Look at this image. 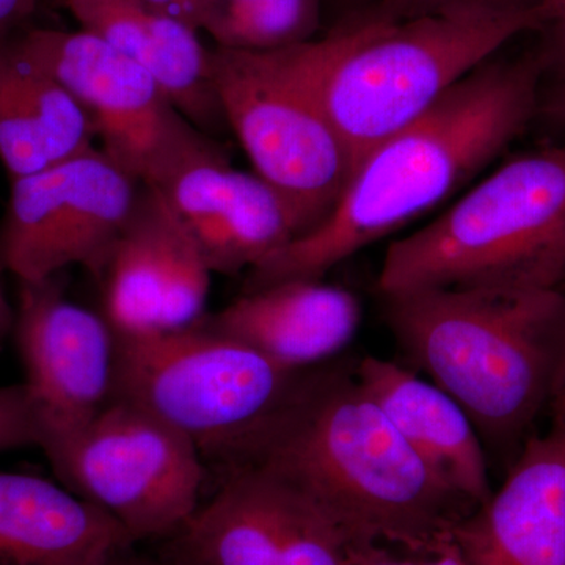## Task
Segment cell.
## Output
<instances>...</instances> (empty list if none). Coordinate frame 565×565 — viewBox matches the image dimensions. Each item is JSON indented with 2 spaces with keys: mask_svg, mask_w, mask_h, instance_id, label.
<instances>
[{
  "mask_svg": "<svg viewBox=\"0 0 565 565\" xmlns=\"http://www.w3.org/2000/svg\"><path fill=\"white\" fill-rule=\"evenodd\" d=\"M241 468L310 501L348 545L434 552L476 511L415 455L353 364L307 371L233 471Z\"/></svg>",
  "mask_w": 565,
  "mask_h": 565,
  "instance_id": "6da1fadb",
  "label": "cell"
},
{
  "mask_svg": "<svg viewBox=\"0 0 565 565\" xmlns=\"http://www.w3.org/2000/svg\"><path fill=\"white\" fill-rule=\"evenodd\" d=\"M544 73L537 54L471 71L433 109L366 152L329 215L252 269L245 291L321 280L444 202L525 131L539 114Z\"/></svg>",
  "mask_w": 565,
  "mask_h": 565,
  "instance_id": "7a4b0ae2",
  "label": "cell"
},
{
  "mask_svg": "<svg viewBox=\"0 0 565 565\" xmlns=\"http://www.w3.org/2000/svg\"><path fill=\"white\" fill-rule=\"evenodd\" d=\"M382 299L408 360L463 408L484 446L519 456L565 385L563 289H423Z\"/></svg>",
  "mask_w": 565,
  "mask_h": 565,
  "instance_id": "3957f363",
  "label": "cell"
},
{
  "mask_svg": "<svg viewBox=\"0 0 565 565\" xmlns=\"http://www.w3.org/2000/svg\"><path fill=\"white\" fill-rule=\"evenodd\" d=\"M541 28L539 6L405 20L377 13L323 36L318 90L352 172L375 145L433 109L505 43Z\"/></svg>",
  "mask_w": 565,
  "mask_h": 565,
  "instance_id": "277c9868",
  "label": "cell"
},
{
  "mask_svg": "<svg viewBox=\"0 0 565 565\" xmlns=\"http://www.w3.org/2000/svg\"><path fill=\"white\" fill-rule=\"evenodd\" d=\"M565 281V148L512 159L385 253L381 296L553 291Z\"/></svg>",
  "mask_w": 565,
  "mask_h": 565,
  "instance_id": "5b68a950",
  "label": "cell"
},
{
  "mask_svg": "<svg viewBox=\"0 0 565 565\" xmlns=\"http://www.w3.org/2000/svg\"><path fill=\"white\" fill-rule=\"evenodd\" d=\"M199 322L174 332L118 337L117 399L191 438L202 456L236 467L302 375Z\"/></svg>",
  "mask_w": 565,
  "mask_h": 565,
  "instance_id": "8992f818",
  "label": "cell"
},
{
  "mask_svg": "<svg viewBox=\"0 0 565 565\" xmlns=\"http://www.w3.org/2000/svg\"><path fill=\"white\" fill-rule=\"evenodd\" d=\"M321 51V39L277 51H211L223 120L255 173L292 203L308 233L333 210L352 173L319 95Z\"/></svg>",
  "mask_w": 565,
  "mask_h": 565,
  "instance_id": "52a82bcc",
  "label": "cell"
},
{
  "mask_svg": "<svg viewBox=\"0 0 565 565\" xmlns=\"http://www.w3.org/2000/svg\"><path fill=\"white\" fill-rule=\"evenodd\" d=\"M62 486L98 505L134 542L169 541L199 509L202 452L191 438L125 399L44 452Z\"/></svg>",
  "mask_w": 565,
  "mask_h": 565,
  "instance_id": "ba28073f",
  "label": "cell"
},
{
  "mask_svg": "<svg viewBox=\"0 0 565 565\" xmlns=\"http://www.w3.org/2000/svg\"><path fill=\"white\" fill-rule=\"evenodd\" d=\"M11 40L81 104L102 150L140 184L154 188L210 143L147 70L99 36L31 29Z\"/></svg>",
  "mask_w": 565,
  "mask_h": 565,
  "instance_id": "9c48e42d",
  "label": "cell"
},
{
  "mask_svg": "<svg viewBox=\"0 0 565 565\" xmlns=\"http://www.w3.org/2000/svg\"><path fill=\"white\" fill-rule=\"evenodd\" d=\"M139 189V181L96 147L11 181L0 267L18 281L44 280L70 266L102 277Z\"/></svg>",
  "mask_w": 565,
  "mask_h": 565,
  "instance_id": "30bf717a",
  "label": "cell"
},
{
  "mask_svg": "<svg viewBox=\"0 0 565 565\" xmlns=\"http://www.w3.org/2000/svg\"><path fill=\"white\" fill-rule=\"evenodd\" d=\"M14 329L43 452L96 418L115 392L117 334L106 318L66 297L61 274L20 281Z\"/></svg>",
  "mask_w": 565,
  "mask_h": 565,
  "instance_id": "8fae6325",
  "label": "cell"
},
{
  "mask_svg": "<svg viewBox=\"0 0 565 565\" xmlns=\"http://www.w3.org/2000/svg\"><path fill=\"white\" fill-rule=\"evenodd\" d=\"M154 189L195 237L212 274L255 269L308 232L291 202L258 174L233 169L212 140Z\"/></svg>",
  "mask_w": 565,
  "mask_h": 565,
  "instance_id": "7c38bea8",
  "label": "cell"
},
{
  "mask_svg": "<svg viewBox=\"0 0 565 565\" xmlns=\"http://www.w3.org/2000/svg\"><path fill=\"white\" fill-rule=\"evenodd\" d=\"M451 539L465 565H565V422L527 438L503 486Z\"/></svg>",
  "mask_w": 565,
  "mask_h": 565,
  "instance_id": "4fadbf2b",
  "label": "cell"
},
{
  "mask_svg": "<svg viewBox=\"0 0 565 565\" xmlns=\"http://www.w3.org/2000/svg\"><path fill=\"white\" fill-rule=\"evenodd\" d=\"M203 322L278 366L303 373L330 362L352 343L362 305L341 286L288 280L245 291Z\"/></svg>",
  "mask_w": 565,
  "mask_h": 565,
  "instance_id": "5bb4252c",
  "label": "cell"
},
{
  "mask_svg": "<svg viewBox=\"0 0 565 565\" xmlns=\"http://www.w3.org/2000/svg\"><path fill=\"white\" fill-rule=\"evenodd\" d=\"M353 374L444 484L475 509L492 497L486 446L470 416L448 393L407 367L377 356L353 364Z\"/></svg>",
  "mask_w": 565,
  "mask_h": 565,
  "instance_id": "9a60e30c",
  "label": "cell"
},
{
  "mask_svg": "<svg viewBox=\"0 0 565 565\" xmlns=\"http://www.w3.org/2000/svg\"><path fill=\"white\" fill-rule=\"evenodd\" d=\"M136 544L65 486L0 471V565H107Z\"/></svg>",
  "mask_w": 565,
  "mask_h": 565,
  "instance_id": "2e32d148",
  "label": "cell"
},
{
  "mask_svg": "<svg viewBox=\"0 0 565 565\" xmlns=\"http://www.w3.org/2000/svg\"><path fill=\"white\" fill-rule=\"evenodd\" d=\"M66 2L84 31L147 70L196 129L214 131L226 125L212 81L211 51L203 46L199 31L143 0Z\"/></svg>",
  "mask_w": 565,
  "mask_h": 565,
  "instance_id": "e0dca14e",
  "label": "cell"
},
{
  "mask_svg": "<svg viewBox=\"0 0 565 565\" xmlns=\"http://www.w3.org/2000/svg\"><path fill=\"white\" fill-rule=\"evenodd\" d=\"M11 36L0 39V162L13 181L92 150L98 137L81 104Z\"/></svg>",
  "mask_w": 565,
  "mask_h": 565,
  "instance_id": "ac0fdd59",
  "label": "cell"
},
{
  "mask_svg": "<svg viewBox=\"0 0 565 565\" xmlns=\"http://www.w3.org/2000/svg\"><path fill=\"white\" fill-rule=\"evenodd\" d=\"M286 492L255 468L232 478L170 537L169 565H278Z\"/></svg>",
  "mask_w": 565,
  "mask_h": 565,
  "instance_id": "d6986e66",
  "label": "cell"
},
{
  "mask_svg": "<svg viewBox=\"0 0 565 565\" xmlns=\"http://www.w3.org/2000/svg\"><path fill=\"white\" fill-rule=\"evenodd\" d=\"M173 222L174 212L161 192L140 184L131 217L102 275L104 318L118 337L158 332Z\"/></svg>",
  "mask_w": 565,
  "mask_h": 565,
  "instance_id": "ffe728a7",
  "label": "cell"
},
{
  "mask_svg": "<svg viewBox=\"0 0 565 565\" xmlns=\"http://www.w3.org/2000/svg\"><path fill=\"white\" fill-rule=\"evenodd\" d=\"M321 0H211L200 31L218 47L266 52L315 40Z\"/></svg>",
  "mask_w": 565,
  "mask_h": 565,
  "instance_id": "44dd1931",
  "label": "cell"
},
{
  "mask_svg": "<svg viewBox=\"0 0 565 565\" xmlns=\"http://www.w3.org/2000/svg\"><path fill=\"white\" fill-rule=\"evenodd\" d=\"M211 275L195 237L174 214L158 332L189 329L203 321Z\"/></svg>",
  "mask_w": 565,
  "mask_h": 565,
  "instance_id": "7402d4cb",
  "label": "cell"
},
{
  "mask_svg": "<svg viewBox=\"0 0 565 565\" xmlns=\"http://www.w3.org/2000/svg\"><path fill=\"white\" fill-rule=\"evenodd\" d=\"M282 489L286 522L278 565H348V544L337 526L310 501Z\"/></svg>",
  "mask_w": 565,
  "mask_h": 565,
  "instance_id": "603a6c76",
  "label": "cell"
},
{
  "mask_svg": "<svg viewBox=\"0 0 565 565\" xmlns=\"http://www.w3.org/2000/svg\"><path fill=\"white\" fill-rule=\"evenodd\" d=\"M39 419L24 384L0 386V455L39 446Z\"/></svg>",
  "mask_w": 565,
  "mask_h": 565,
  "instance_id": "cb8c5ba5",
  "label": "cell"
},
{
  "mask_svg": "<svg viewBox=\"0 0 565 565\" xmlns=\"http://www.w3.org/2000/svg\"><path fill=\"white\" fill-rule=\"evenodd\" d=\"M345 555L348 565H465L451 537L429 553H397L392 546L360 544L345 545Z\"/></svg>",
  "mask_w": 565,
  "mask_h": 565,
  "instance_id": "d4e9b609",
  "label": "cell"
},
{
  "mask_svg": "<svg viewBox=\"0 0 565 565\" xmlns=\"http://www.w3.org/2000/svg\"><path fill=\"white\" fill-rule=\"evenodd\" d=\"M542 0H381L377 13L405 20L422 14L440 13V11L460 9H522L539 7Z\"/></svg>",
  "mask_w": 565,
  "mask_h": 565,
  "instance_id": "484cf974",
  "label": "cell"
},
{
  "mask_svg": "<svg viewBox=\"0 0 565 565\" xmlns=\"http://www.w3.org/2000/svg\"><path fill=\"white\" fill-rule=\"evenodd\" d=\"M542 28L545 43L539 52L545 71H553L556 77L565 74V0H542Z\"/></svg>",
  "mask_w": 565,
  "mask_h": 565,
  "instance_id": "4316f807",
  "label": "cell"
},
{
  "mask_svg": "<svg viewBox=\"0 0 565 565\" xmlns=\"http://www.w3.org/2000/svg\"><path fill=\"white\" fill-rule=\"evenodd\" d=\"M151 9L200 31V24L211 0H143Z\"/></svg>",
  "mask_w": 565,
  "mask_h": 565,
  "instance_id": "83f0119b",
  "label": "cell"
},
{
  "mask_svg": "<svg viewBox=\"0 0 565 565\" xmlns=\"http://www.w3.org/2000/svg\"><path fill=\"white\" fill-rule=\"evenodd\" d=\"M537 115H542L550 125L565 129V74L556 77L555 85L544 96L541 95Z\"/></svg>",
  "mask_w": 565,
  "mask_h": 565,
  "instance_id": "f1b7e54d",
  "label": "cell"
},
{
  "mask_svg": "<svg viewBox=\"0 0 565 565\" xmlns=\"http://www.w3.org/2000/svg\"><path fill=\"white\" fill-rule=\"evenodd\" d=\"M0 270H3L2 267H0ZM14 316H17V311H14L13 305L10 303L9 297H7L2 277H0V349L13 334Z\"/></svg>",
  "mask_w": 565,
  "mask_h": 565,
  "instance_id": "f546056e",
  "label": "cell"
},
{
  "mask_svg": "<svg viewBox=\"0 0 565 565\" xmlns=\"http://www.w3.org/2000/svg\"><path fill=\"white\" fill-rule=\"evenodd\" d=\"M129 553L131 552L118 556L117 559L110 561L107 565H169L167 563H151V561L134 559V557L129 556Z\"/></svg>",
  "mask_w": 565,
  "mask_h": 565,
  "instance_id": "4dcf8cb0",
  "label": "cell"
},
{
  "mask_svg": "<svg viewBox=\"0 0 565 565\" xmlns=\"http://www.w3.org/2000/svg\"><path fill=\"white\" fill-rule=\"evenodd\" d=\"M553 411H555L556 419H565V385L564 388L561 390V393L557 394L555 403L552 405Z\"/></svg>",
  "mask_w": 565,
  "mask_h": 565,
  "instance_id": "1f68e13d",
  "label": "cell"
}]
</instances>
